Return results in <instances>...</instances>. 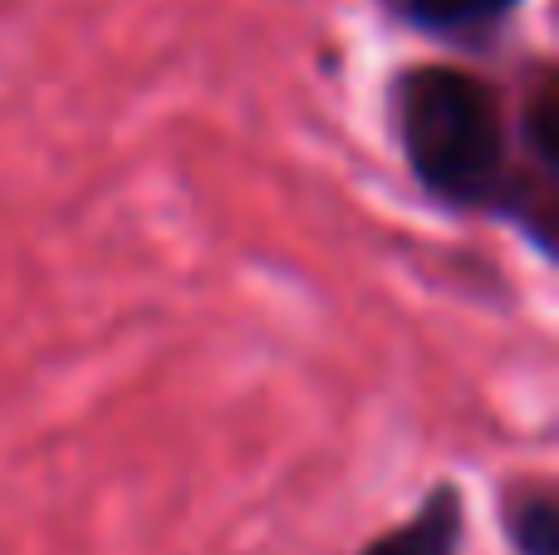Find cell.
I'll list each match as a JSON object with an SVG mask.
<instances>
[{"label":"cell","instance_id":"6da1fadb","mask_svg":"<svg viewBox=\"0 0 559 555\" xmlns=\"http://www.w3.org/2000/svg\"><path fill=\"white\" fill-rule=\"evenodd\" d=\"M397 133H403L417 182L437 202L511 216L550 256L555 206L535 202L525 173H515L501 104L481 79L442 64L403 74V84H397Z\"/></svg>","mask_w":559,"mask_h":555},{"label":"cell","instance_id":"7a4b0ae2","mask_svg":"<svg viewBox=\"0 0 559 555\" xmlns=\"http://www.w3.org/2000/svg\"><path fill=\"white\" fill-rule=\"evenodd\" d=\"M456 551H462V497H456V487H437L407 527L378 536L364 555H456Z\"/></svg>","mask_w":559,"mask_h":555},{"label":"cell","instance_id":"3957f363","mask_svg":"<svg viewBox=\"0 0 559 555\" xmlns=\"http://www.w3.org/2000/svg\"><path fill=\"white\" fill-rule=\"evenodd\" d=\"M506 531H511L515 555H559V507L550 492H525L506 511Z\"/></svg>","mask_w":559,"mask_h":555},{"label":"cell","instance_id":"277c9868","mask_svg":"<svg viewBox=\"0 0 559 555\" xmlns=\"http://www.w3.org/2000/svg\"><path fill=\"white\" fill-rule=\"evenodd\" d=\"M515 0H403L407 20L437 35H466V29H486L511 10Z\"/></svg>","mask_w":559,"mask_h":555}]
</instances>
